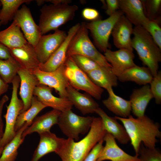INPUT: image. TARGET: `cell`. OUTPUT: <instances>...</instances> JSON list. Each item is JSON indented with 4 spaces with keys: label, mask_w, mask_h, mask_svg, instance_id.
Segmentation results:
<instances>
[{
    "label": "cell",
    "mask_w": 161,
    "mask_h": 161,
    "mask_svg": "<svg viewBox=\"0 0 161 161\" xmlns=\"http://www.w3.org/2000/svg\"><path fill=\"white\" fill-rule=\"evenodd\" d=\"M79 55L93 60L102 66L111 68L104 55L96 48L89 39L86 23L83 22L69 45L66 57Z\"/></svg>",
    "instance_id": "5b68a950"
},
{
    "label": "cell",
    "mask_w": 161,
    "mask_h": 161,
    "mask_svg": "<svg viewBox=\"0 0 161 161\" xmlns=\"http://www.w3.org/2000/svg\"><path fill=\"white\" fill-rule=\"evenodd\" d=\"M19 76L17 75L12 83L13 88L11 99L7 106L6 113L4 115L6 125L3 136L0 140V147L4 148L15 137V127L17 117L23 109L24 105L18 96V91L20 83Z\"/></svg>",
    "instance_id": "ba28073f"
},
{
    "label": "cell",
    "mask_w": 161,
    "mask_h": 161,
    "mask_svg": "<svg viewBox=\"0 0 161 161\" xmlns=\"http://www.w3.org/2000/svg\"><path fill=\"white\" fill-rule=\"evenodd\" d=\"M17 74L20 80L19 95L24 105L21 113L30 107L34 90L39 83L36 77L28 70L20 68Z\"/></svg>",
    "instance_id": "d6986e66"
},
{
    "label": "cell",
    "mask_w": 161,
    "mask_h": 161,
    "mask_svg": "<svg viewBox=\"0 0 161 161\" xmlns=\"http://www.w3.org/2000/svg\"><path fill=\"white\" fill-rule=\"evenodd\" d=\"M11 57L8 48L0 42V59L5 60Z\"/></svg>",
    "instance_id": "7bdbcfd3"
},
{
    "label": "cell",
    "mask_w": 161,
    "mask_h": 161,
    "mask_svg": "<svg viewBox=\"0 0 161 161\" xmlns=\"http://www.w3.org/2000/svg\"><path fill=\"white\" fill-rule=\"evenodd\" d=\"M9 88V85L0 77V96L6 93Z\"/></svg>",
    "instance_id": "ee69618b"
},
{
    "label": "cell",
    "mask_w": 161,
    "mask_h": 161,
    "mask_svg": "<svg viewBox=\"0 0 161 161\" xmlns=\"http://www.w3.org/2000/svg\"><path fill=\"white\" fill-rule=\"evenodd\" d=\"M1 6V2L0 1V7Z\"/></svg>",
    "instance_id": "c3c4849f"
},
{
    "label": "cell",
    "mask_w": 161,
    "mask_h": 161,
    "mask_svg": "<svg viewBox=\"0 0 161 161\" xmlns=\"http://www.w3.org/2000/svg\"><path fill=\"white\" fill-rule=\"evenodd\" d=\"M4 148L0 147V157L1 154Z\"/></svg>",
    "instance_id": "7dc6e473"
},
{
    "label": "cell",
    "mask_w": 161,
    "mask_h": 161,
    "mask_svg": "<svg viewBox=\"0 0 161 161\" xmlns=\"http://www.w3.org/2000/svg\"><path fill=\"white\" fill-rule=\"evenodd\" d=\"M106 13L109 16L114 13L119 8V0H106Z\"/></svg>",
    "instance_id": "60d3db41"
},
{
    "label": "cell",
    "mask_w": 161,
    "mask_h": 161,
    "mask_svg": "<svg viewBox=\"0 0 161 161\" xmlns=\"http://www.w3.org/2000/svg\"><path fill=\"white\" fill-rule=\"evenodd\" d=\"M9 97L7 95H4L0 100V140L2 138L4 134L3 130L4 124L2 118V110L4 104L8 101Z\"/></svg>",
    "instance_id": "b9f144b4"
},
{
    "label": "cell",
    "mask_w": 161,
    "mask_h": 161,
    "mask_svg": "<svg viewBox=\"0 0 161 161\" xmlns=\"http://www.w3.org/2000/svg\"><path fill=\"white\" fill-rule=\"evenodd\" d=\"M2 8L0 10V26L7 24L13 20L20 6L30 3L31 0H0Z\"/></svg>",
    "instance_id": "4dcf8cb0"
},
{
    "label": "cell",
    "mask_w": 161,
    "mask_h": 161,
    "mask_svg": "<svg viewBox=\"0 0 161 161\" xmlns=\"http://www.w3.org/2000/svg\"><path fill=\"white\" fill-rule=\"evenodd\" d=\"M133 51L125 49L116 51L108 49L104 52L106 60L111 66L112 72L117 77L127 69L136 65Z\"/></svg>",
    "instance_id": "5bb4252c"
},
{
    "label": "cell",
    "mask_w": 161,
    "mask_h": 161,
    "mask_svg": "<svg viewBox=\"0 0 161 161\" xmlns=\"http://www.w3.org/2000/svg\"><path fill=\"white\" fill-rule=\"evenodd\" d=\"M70 57L78 67L86 74L100 66L93 60L84 56L74 55Z\"/></svg>",
    "instance_id": "d590c367"
},
{
    "label": "cell",
    "mask_w": 161,
    "mask_h": 161,
    "mask_svg": "<svg viewBox=\"0 0 161 161\" xmlns=\"http://www.w3.org/2000/svg\"><path fill=\"white\" fill-rule=\"evenodd\" d=\"M103 140L105 142V146L96 161H140L137 156L128 154L121 149L110 134L106 132Z\"/></svg>",
    "instance_id": "9a60e30c"
},
{
    "label": "cell",
    "mask_w": 161,
    "mask_h": 161,
    "mask_svg": "<svg viewBox=\"0 0 161 161\" xmlns=\"http://www.w3.org/2000/svg\"><path fill=\"white\" fill-rule=\"evenodd\" d=\"M52 88L39 84L35 88L33 95L38 100L47 107L63 112L71 109L73 105L67 98L57 97L52 94Z\"/></svg>",
    "instance_id": "2e32d148"
},
{
    "label": "cell",
    "mask_w": 161,
    "mask_h": 161,
    "mask_svg": "<svg viewBox=\"0 0 161 161\" xmlns=\"http://www.w3.org/2000/svg\"><path fill=\"white\" fill-rule=\"evenodd\" d=\"M20 68L12 57L5 60L0 59V78L7 84L12 83Z\"/></svg>",
    "instance_id": "d6a6232c"
},
{
    "label": "cell",
    "mask_w": 161,
    "mask_h": 161,
    "mask_svg": "<svg viewBox=\"0 0 161 161\" xmlns=\"http://www.w3.org/2000/svg\"><path fill=\"white\" fill-rule=\"evenodd\" d=\"M120 81H132L139 85L150 83L153 77L149 69L136 65L127 69L117 77Z\"/></svg>",
    "instance_id": "f1b7e54d"
},
{
    "label": "cell",
    "mask_w": 161,
    "mask_h": 161,
    "mask_svg": "<svg viewBox=\"0 0 161 161\" xmlns=\"http://www.w3.org/2000/svg\"><path fill=\"white\" fill-rule=\"evenodd\" d=\"M28 126L27 124L25 123L16 132L13 139L4 148L0 157V161H15L18 154V149L24 139L21 137L22 133Z\"/></svg>",
    "instance_id": "1f68e13d"
},
{
    "label": "cell",
    "mask_w": 161,
    "mask_h": 161,
    "mask_svg": "<svg viewBox=\"0 0 161 161\" xmlns=\"http://www.w3.org/2000/svg\"><path fill=\"white\" fill-rule=\"evenodd\" d=\"M106 131L99 117H94L90 129L86 136L75 142L72 139H65L60 150L56 154L62 161H83L92 149L103 139Z\"/></svg>",
    "instance_id": "7a4b0ae2"
},
{
    "label": "cell",
    "mask_w": 161,
    "mask_h": 161,
    "mask_svg": "<svg viewBox=\"0 0 161 161\" xmlns=\"http://www.w3.org/2000/svg\"><path fill=\"white\" fill-rule=\"evenodd\" d=\"M13 20L22 31L28 42L35 47L42 35L39 26L33 19L30 8L23 5L18 11Z\"/></svg>",
    "instance_id": "8fae6325"
},
{
    "label": "cell",
    "mask_w": 161,
    "mask_h": 161,
    "mask_svg": "<svg viewBox=\"0 0 161 161\" xmlns=\"http://www.w3.org/2000/svg\"><path fill=\"white\" fill-rule=\"evenodd\" d=\"M148 84L134 89L130 96L132 113L137 117L145 115L146 108L151 100L153 98Z\"/></svg>",
    "instance_id": "d4e9b609"
},
{
    "label": "cell",
    "mask_w": 161,
    "mask_h": 161,
    "mask_svg": "<svg viewBox=\"0 0 161 161\" xmlns=\"http://www.w3.org/2000/svg\"><path fill=\"white\" fill-rule=\"evenodd\" d=\"M78 7L67 4L45 5L40 10L39 26L42 35L58 29L73 19Z\"/></svg>",
    "instance_id": "277c9868"
},
{
    "label": "cell",
    "mask_w": 161,
    "mask_h": 161,
    "mask_svg": "<svg viewBox=\"0 0 161 161\" xmlns=\"http://www.w3.org/2000/svg\"><path fill=\"white\" fill-rule=\"evenodd\" d=\"M119 8L135 26H143L149 20L144 14L142 1L139 0H119Z\"/></svg>",
    "instance_id": "603a6c76"
},
{
    "label": "cell",
    "mask_w": 161,
    "mask_h": 161,
    "mask_svg": "<svg viewBox=\"0 0 161 161\" xmlns=\"http://www.w3.org/2000/svg\"><path fill=\"white\" fill-rule=\"evenodd\" d=\"M143 27L150 35L154 41L161 49V28L157 22L148 20Z\"/></svg>",
    "instance_id": "8d00e7d4"
},
{
    "label": "cell",
    "mask_w": 161,
    "mask_h": 161,
    "mask_svg": "<svg viewBox=\"0 0 161 161\" xmlns=\"http://www.w3.org/2000/svg\"><path fill=\"white\" fill-rule=\"evenodd\" d=\"M103 140L99 141L92 149L83 161H96L103 147Z\"/></svg>",
    "instance_id": "f35d334b"
},
{
    "label": "cell",
    "mask_w": 161,
    "mask_h": 161,
    "mask_svg": "<svg viewBox=\"0 0 161 161\" xmlns=\"http://www.w3.org/2000/svg\"><path fill=\"white\" fill-rule=\"evenodd\" d=\"M132 34L133 49L135 50L143 63L154 77L158 71L159 63L161 61V49L142 26H135Z\"/></svg>",
    "instance_id": "3957f363"
},
{
    "label": "cell",
    "mask_w": 161,
    "mask_h": 161,
    "mask_svg": "<svg viewBox=\"0 0 161 161\" xmlns=\"http://www.w3.org/2000/svg\"><path fill=\"white\" fill-rule=\"evenodd\" d=\"M80 25V24L78 23L70 28L64 41L46 62L41 64L39 70L45 72L53 71L64 63L67 58V52L70 42Z\"/></svg>",
    "instance_id": "4fadbf2b"
},
{
    "label": "cell",
    "mask_w": 161,
    "mask_h": 161,
    "mask_svg": "<svg viewBox=\"0 0 161 161\" xmlns=\"http://www.w3.org/2000/svg\"><path fill=\"white\" fill-rule=\"evenodd\" d=\"M95 112L101 118L105 130L111 134L118 142L121 144H126L130 141L125 127L119 123L114 117L109 116L99 107L95 110Z\"/></svg>",
    "instance_id": "cb8c5ba5"
},
{
    "label": "cell",
    "mask_w": 161,
    "mask_h": 161,
    "mask_svg": "<svg viewBox=\"0 0 161 161\" xmlns=\"http://www.w3.org/2000/svg\"><path fill=\"white\" fill-rule=\"evenodd\" d=\"M123 124L129 135L131 144L138 157L141 143L148 148L155 147L160 138L161 132L160 125L146 115L134 118L130 115L127 118L114 117Z\"/></svg>",
    "instance_id": "6da1fadb"
},
{
    "label": "cell",
    "mask_w": 161,
    "mask_h": 161,
    "mask_svg": "<svg viewBox=\"0 0 161 161\" xmlns=\"http://www.w3.org/2000/svg\"><path fill=\"white\" fill-rule=\"evenodd\" d=\"M107 91L109 97L102 101L103 104L117 116L123 118L128 117L131 115V111L130 101L116 95L112 88Z\"/></svg>",
    "instance_id": "484cf974"
},
{
    "label": "cell",
    "mask_w": 161,
    "mask_h": 161,
    "mask_svg": "<svg viewBox=\"0 0 161 161\" xmlns=\"http://www.w3.org/2000/svg\"><path fill=\"white\" fill-rule=\"evenodd\" d=\"M133 31L132 24L123 15L115 24L111 33L115 47L133 51L131 38Z\"/></svg>",
    "instance_id": "e0dca14e"
},
{
    "label": "cell",
    "mask_w": 161,
    "mask_h": 161,
    "mask_svg": "<svg viewBox=\"0 0 161 161\" xmlns=\"http://www.w3.org/2000/svg\"><path fill=\"white\" fill-rule=\"evenodd\" d=\"M123 15L121 10H117L105 19L86 23V28L90 32L95 43L100 51L104 52L109 49L110 36L115 24Z\"/></svg>",
    "instance_id": "9c48e42d"
},
{
    "label": "cell",
    "mask_w": 161,
    "mask_h": 161,
    "mask_svg": "<svg viewBox=\"0 0 161 161\" xmlns=\"http://www.w3.org/2000/svg\"><path fill=\"white\" fill-rule=\"evenodd\" d=\"M67 34L59 29L52 34L42 35L34 47L38 58L41 64L46 62L65 40Z\"/></svg>",
    "instance_id": "7c38bea8"
},
{
    "label": "cell",
    "mask_w": 161,
    "mask_h": 161,
    "mask_svg": "<svg viewBox=\"0 0 161 161\" xmlns=\"http://www.w3.org/2000/svg\"><path fill=\"white\" fill-rule=\"evenodd\" d=\"M39 135V142L31 161H38L44 156L52 152L57 153L62 148L65 139L57 137L50 131L42 133Z\"/></svg>",
    "instance_id": "ffe728a7"
},
{
    "label": "cell",
    "mask_w": 161,
    "mask_h": 161,
    "mask_svg": "<svg viewBox=\"0 0 161 161\" xmlns=\"http://www.w3.org/2000/svg\"><path fill=\"white\" fill-rule=\"evenodd\" d=\"M94 118L80 116L69 109L61 112L57 124L68 138L77 141L80 134L84 135L89 132Z\"/></svg>",
    "instance_id": "52a82bcc"
},
{
    "label": "cell",
    "mask_w": 161,
    "mask_h": 161,
    "mask_svg": "<svg viewBox=\"0 0 161 161\" xmlns=\"http://www.w3.org/2000/svg\"><path fill=\"white\" fill-rule=\"evenodd\" d=\"M45 1L49 2L52 4H69L71 2V0H44Z\"/></svg>",
    "instance_id": "f6af8a7d"
},
{
    "label": "cell",
    "mask_w": 161,
    "mask_h": 161,
    "mask_svg": "<svg viewBox=\"0 0 161 161\" xmlns=\"http://www.w3.org/2000/svg\"><path fill=\"white\" fill-rule=\"evenodd\" d=\"M138 157L140 161H161V153L159 149L156 147L147 148L141 143Z\"/></svg>",
    "instance_id": "e575fe53"
},
{
    "label": "cell",
    "mask_w": 161,
    "mask_h": 161,
    "mask_svg": "<svg viewBox=\"0 0 161 161\" xmlns=\"http://www.w3.org/2000/svg\"><path fill=\"white\" fill-rule=\"evenodd\" d=\"M82 15L85 19L92 21L98 19L99 13L98 11L95 9L87 7L83 10Z\"/></svg>",
    "instance_id": "ab89813d"
},
{
    "label": "cell",
    "mask_w": 161,
    "mask_h": 161,
    "mask_svg": "<svg viewBox=\"0 0 161 161\" xmlns=\"http://www.w3.org/2000/svg\"><path fill=\"white\" fill-rule=\"evenodd\" d=\"M64 64L65 74L70 85L77 90L85 92L96 99H100L103 89L95 84L87 74L78 67L71 57H67Z\"/></svg>",
    "instance_id": "8992f818"
},
{
    "label": "cell",
    "mask_w": 161,
    "mask_h": 161,
    "mask_svg": "<svg viewBox=\"0 0 161 161\" xmlns=\"http://www.w3.org/2000/svg\"><path fill=\"white\" fill-rule=\"evenodd\" d=\"M8 49L11 56L20 68L31 72L39 69L41 64L38 58L34 47L28 42L21 47Z\"/></svg>",
    "instance_id": "ac0fdd59"
},
{
    "label": "cell",
    "mask_w": 161,
    "mask_h": 161,
    "mask_svg": "<svg viewBox=\"0 0 161 161\" xmlns=\"http://www.w3.org/2000/svg\"><path fill=\"white\" fill-rule=\"evenodd\" d=\"M0 42L10 49L21 47L28 42L20 28L13 20L7 28L0 31Z\"/></svg>",
    "instance_id": "83f0119b"
},
{
    "label": "cell",
    "mask_w": 161,
    "mask_h": 161,
    "mask_svg": "<svg viewBox=\"0 0 161 161\" xmlns=\"http://www.w3.org/2000/svg\"><path fill=\"white\" fill-rule=\"evenodd\" d=\"M151 91L155 99L156 103L160 104L161 103V71H158L156 75L153 77L150 83Z\"/></svg>",
    "instance_id": "74e56055"
},
{
    "label": "cell",
    "mask_w": 161,
    "mask_h": 161,
    "mask_svg": "<svg viewBox=\"0 0 161 161\" xmlns=\"http://www.w3.org/2000/svg\"><path fill=\"white\" fill-rule=\"evenodd\" d=\"M65 66L63 64L52 72H45L39 69L32 72L36 77L39 84L55 89L60 97L67 98L66 89L69 84L65 74Z\"/></svg>",
    "instance_id": "30bf717a"
},
{
    "label": "cell",
    "mask_w": 161,
    "mask_h": 161,
    "mask_svg": "<svg viewBox=\"0 0 161 161\" xmlns=\"http://www.w3.org/2000/svg\"><path fill=\"white\" fill-rule=\"evenodd\" d=\"M47 107L38 100L37 97L33 96L30 107L18 115L15 124L16 132L19 130L25 123L30 126L37 115L43 109Z\"/></svg>",
    "instance_id": "f546056e"
},
{
    "label": "cell",
    "mask_w": 161,
    "mask_h": 161,
    "mask_svg": "<svg viewBox=\"0 0 161 161\" xmlns=\"http://www.w3.org/2000/svg\"><path fill=\"white\" fill-rule=\"evenodd\" d=\"M61 113V112L53 109L41 116L36 117L31 125L24 131L22 134V138L24 139L26 136L34 132H37L39 134L50 131L51 128L58 124Z\"/></svg>",
    "instance_id": "7402d4cb"
},
{
    "label": "cell",
    "mask_w": 161,
    "mask_h": 161,
    "mask_svg": "<svg viewBox=\"0 0 161 161\" xmlns=\"http://www.w3.org/2000/svg\"><path fill=\"white\" fill-rule=\"evenodd\" d=\"M67 98L73 105L83 115L95 112L99 105L89 94L80 93L69 83L66 89Z\"/></svg>",
    "instance_id": "44dd1931"
},
{
    "label": "cell",
    "mask_w": 161,
    "mask_h": 161,
    "mask_svg": "<svg viewBox=\"0 0 161 161\" xmlns=\"http://www.w3.org/2000/svg\"><path fill=\"white\" fill-rule=\"evenodd\" d=\"M144 12L147 18L149 20L160 22L161 0H148L141 1Z\"/></svg>",
    "instance_id": "836d02e7"
},
{
    "label": "cell",
    "mask_w": 161,
    "mask_h": 161,
    "mask_svg": "<svg viewBox=\"0 0 161 161\" xmlns=\"http://www.w3.org/2000/svg\"><path fill=\"white\" fill-rule=\"evenodd\" d=\"M36 1L37 4L39 6L42 5L45 2L44 0H38Z\"/></svg>",
    "instance_id": "bcb514c9"
},
{
    "label": "cell",
    "mask_w": 161,
    "mask_h": 161,
    "mask_svg": "<svg viewBox=\"0 0 161 161\" xmlns=\"http://www.w3.org/2000/svg\"><path fill=\"white\" fill-rule=\"evenodd\" d=\"M87 75L95 84L107 91L118 85V78L112 72L111 68L100 66Z\"/></svg>",
    "instance_id": "4316f807"
}]
</instances>
